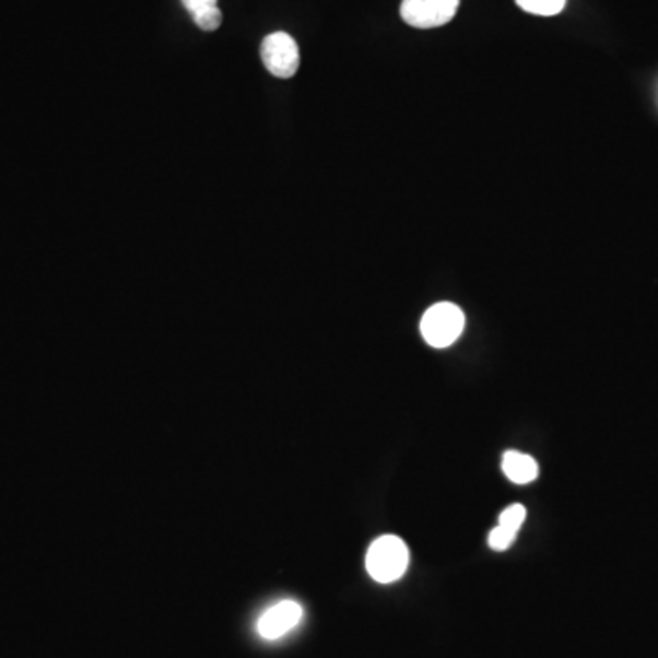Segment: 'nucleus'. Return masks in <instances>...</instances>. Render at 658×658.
<instances>
[{
  "label": "nucleus",
  "mask_w": 658,
  "mask_h": 658,
  "mask_svg": "<svg viewBox=\"0 0 658 658\" xmlns=\"http://www.w3.org/2000/svg\"><path fill=\"white\" fill-rule=\"evenodd\" d=\"M410 551L399 536H380L369 545L366 571L379 584H391L407 573Z\"/></svg>",
  "instance_id": "1"
},
{
  "label": "nucleus",
  "mask_w": 658,
  "mask_h": 658,
  "mask_svg": "<svg viewBox=\"0 0 658 658\" xmlns=\"http://www.w3.org/2000/svg\"><path fill=\"white\" fill-rule=\"evenodd\" d=\"M465 329V315L456 304L439 302L424 313L421 333L430 346L443 350L453 346Z\"/></svg>",
  "instance_id": "2"
},
{
  "label": "nucleus",
  "mask_w": 658,
  "mask_h": 658,
  "mask_svg": "<svg viewBox=\"0 0 658 658\" xmlns=\"http://www.w3.org/2000/svg\"><path fill=\"white\" fill-rule=\"evenodd\" d=\"M263 64L274 78L290 79L301 67V51L295 39L285 32H274L263 39L260 48Z\"/></svg>",
  "instance_id": "3"
},
{
  "label": "nucleus",
  "mask_w": 658,
  "mask_h": 658,
  "mask_svg": "<svg viewBox=\"0 0 658 658\" xmlns=\"http://www.w3.org/2000/svg\"><path fill=\"white\" fill-rule=\"evenodd\" d=\"M459 0H402L401 17L413 28H439L458 13Z\"/></svg>",
  "instance_id": "4"
},
{
  "label": "nucleus",
  "mask_w": 658,
  "mask_h": 658,
  "mask_svg": "<svg viewBox=\"0 0 658 658\" xmlns=\"http://www.w3.org/2000/svg\"><path fill=\"white\" fill-rule=\"evenodd\" d=\"M302 614L304 611L301 603H296L295 600H282L258 619V633L266 641H277L280 636L287 635L291 630H295L302 620Z\"/></svg>",
  "instance_id": "5"
},
{
  "label": "nucleus",
  "mask_w": 658,
  "mask_h": 658,
  "mask_svg": "<svg viewBox=\"0 0 658 658\" xmlns=\"http://www.w3.org/2000/svg\"><path fill=\"white\" fill-rule=\"evenodd\" d=\"M503 472L516 485H527L538 478V463L527 454L508 450L503 456Z\"/></svg>",
  "instance_id": "6"
},
{
  "label": "nucleus",
  "mask_w": 658,
  "mask_h": 658,
  "mask_svg": "<svg viewBox=\"0 0 658 658\" xmlns=\"http://www.w3.org/2000/svg\"><path fill=\"white\" fill-rule=\"evenodd\" d=\"M185 10L190 13L198 28L203 32H214L222 24V12L218 0H181Z\"/></svg>",
  "instance_id": "7"
},
{
  "label": "nucleus",
  "mask_w": 658,
  "mask_h": 658,
  "mask_svg": "<svg viewBox=\"0 0 658 658\" xmlns=\"http://www.w3.org/2000/svg\"><path fill=\"white\" fill-rule=\"evenodd\" d=\"M567 0H516L524 12L540 15V17H553L559 15L565 8Z\"/></svg>",
  "instance_id": "8"
},
{
  "label": "nucleus",
  "mask_w": 658,
  "mask_h": 658,
  "mask_svg": "<svg viewBox=\"0 0 658 658\" xmlns=\"http://www.w3.org/2000/svg\"><path fill=\"white\" fill-rule=\"evenodd\" d=\"M525 518H527V510H525L524 505H510V507L503 510L502 516H500V524L497 525H502L505 529L513 530V532L518 534V530L521 529Z\"/></svg>",
  "instance_id": "9"
},
{
  "label": "nucleus",
  "mask_w": 658,
  "mask_h": 658,
  "mask_svg": "<svg viewBox=\"0 0 658 658\" xmlns=\"http://www.w3.org/2000/svg\"><path fill=\"white\" fill-rule=\"evenodd\" d=\"M514 541H516V532L505 529L502 525L494 527L491 534H489V545H491L494 551H507L508 547L513 545Z\"/></svg>",
  "instance_id": "10"
}]
</instances>
